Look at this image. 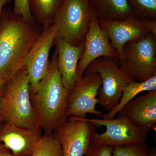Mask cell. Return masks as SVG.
I'll list each match as a JSON object with an SVG mask.
<instances>
[{
    "label": "cell",
    "mask_w": 156,
    "mask_h": 156,
    "mask_svg": "<svg viewBox=\"0 0 156 156\" xmlns=\"http://www.w3.org/2000/svg\"><path fill=\"white\" fill-rule=\"evenodd\" d=\"M156 91V73L144 82L132 81L123 89L122 96L117 106L110 111L102 115L104 119H112L129 101L141 92Z\"/></svg>",
    "instance_id": "17"
},
{
    "label": "cell",
    "mask_w": 156,
    "mask_h": 156,
    "mask_svg": "<svg viewBox=\"0 0 156 156\" xmlns=\"http://www.w3.org/2000/svg\"><path fill=\"white\" fill-rule=\"evenodd\" d=\"M3 122V119L2 117L0 116V123H2Z\"/></svg>",
    "instance_id": "29"
},
{
    "label": "cell",
    "mask_w": 156,
    "mask_h": 156,
    "mask_svg": "<svg viewBox=\"0 0 156 156\" xmlns=\"http://www.w3.org/2000/svg\"><path fill=\"white\" fill-rule=\"evenodd\" d=\"M93 12L90 0H64L53 24L56 37L78 46L88 32Z\"/></svg>",
    "instance_id": "5"
},
{
    "label": "cell",
    "mask_w": 156,
    "mask_h": 156,
    "mask_svg": "<svg viewBox=\"0 0 156 156\" xmlns=\"http://www.w3.org/2000/svg\"><path fill=\"white\" fill-rule=\"evenodd\" d=\"M150 131L156 124V91L140 94L126 104L118 113Z\"/></svg>",
    "instance_id": "14"
},
{
    "label": "cell",
    "mask_w": 156,
    "mask_h": 156,
    "mask_svg": "<svg viewBox=\"0 0 156 156\" xmlns=\"http://www.w3.org/2000/svg\"><path fill=\"white\" fill-rule=\"evenodd\" d=\"M149 154L150 156H156V149L155 147H153L149 149Z\"/></svg>",
    "instance_id": "27"
},
{
    "label": "cell",
    "mask_w": 156,
    "mask_h": 156,
    "mask_svg": "<svg viewBox=\"0 0 156 156\" xmlns=\"http://www.w3.org/2000/svg\"><path fill=\"white\" fill-rule=\"evenodd\" d=\"M119 67L133 80L144 82L156 73V35L147 32L126 43Z\"/></svg>",
    "instance_id": "4"
},
{
    "label": "cell",
    "mask_w": 156,
    "mask_h": 156,
    "mask_svg": "<svg viewBox=\"0 0 156 156\" xmlns=\"http://www.w3.org/2000/svg\"><path fill=\"white\" fill-rule=\"evenodd\" d=\"M31 156H63L61 144L54 132L44 133Z\"/></svg>",
    "instance_id": "19"
},
{
    "label": "cell",
    "mask_w": 156,
    "mask_h": 156,
    "mask_svg": "<svg viewBox=\"0 0 156 156\" xmlns=\"http://www.w3.org/2000/svg\"><path fill=\"white\" fill-rule=\"evenodd\" d=\"M96 126L86 118L69 116L54 131L61 144L63 156H83L91 144Z\"/></svg>",
    "instance_id": "9"
},
{
    "label": "cell",
    "mask_w": 156,
    "mask_h": 156,
    "mask_svg": "<svg viewBox=\"0 0 156 156\" xmlns=\"http://www.w3.org/2000/svg\"><path fill=\"white\" fill-rule=\"evenodd\" d=\"M13 11L15 14L22 16L28 22H36L31 13L29 0H14Z\"/></svg>",
    "instance_id": "22"
},
{
    "label": "cell",
    "mask_w": 156,
    "mask_h": 156,
    "mask_svg": "<svg viewBox=\"0 0 156 156\" xmlns=\"http://www.w3.org/2000/svg\"><path fill=\"white\" fill-rule=\"evenodd\" d=\"M11 1V0H0V14L5 6L8 3H10Z\"/></svg>",
    "instance_id": "26"
},
{
    "label": "cell",
    "mask_w": 156,
    "mask_h": 156,
    "mask_svg": "<svg viewBox=\"0 0 156 156\" xmlns=\"http://www.w3.org/2000/svg\"><path fill=\"white\" fill-rule=\"evenodd\" d=\"M43 27L3 8L0 14V82L9 83L23 68V61Z\"/></svg>",
    "instance_id": "1"
},
{
    "label": "cell",
    "mask_w": 156,
    "mask_h": 156,
    "mask_svg": "<svg viewBox=\"0 0 156 156\" xmlns=\"http://www.w3.org/2000/svg\"><path fill=\"white\" fill-rule=\"evenodd\" d=\"M135 17L156 20V0H128Z\"/></svg>",
    "instance_id": "20"
},
{
    "label": "cell",
    "mask_w": 156,
    "mask_h": 156,
    "mask_svg": "<svg viewBox=\"0 0 156 156\" xmlns=\"http://www.w3.org/2000/svg\"><path fill=\"white\" fill-rule=\"evenodd\" d=\"M87 119L96 127L104 126L106 128V131L102 134L95 131L92 133L91 143L94 144L114 147L125 144H145L150 132L124 117H117L108 120Z\"/></svg>",
    "instance_id": "7"
},
{
    "label": "cell",
    "mask_w": 156,
    "mask_h": 156,
    "mask_svg": "<svg viewBox=\"0 0 156 156\" xmlns=\"http://www.w3.org/2000/svg\"><path fill=\"white\" fill-rule=\"evenodd\" d=\"M5 83L3 82H0V97H1V94H2V91L3 87H4Z\"/></svg>",
    "instance_id": "28"
},
{
    "label": "cell",
    "mask_w": 156,
    "mask_h": 156,
    "mask_svg": "<svg viewBox=\"0 0 156 156\" xmlns=\"http://www.w3.org/2000/svg\"><path fill=\"white\" fill-rule=\"evenodd\" d=\"M56 38L53 23L48 27H43L40 36L24 59L23 67L28 74L30 87L37 85L47 73L50 65V51Z\"/></svg>",
    "instance_id": "10"
},
{
    "label": "cell",
    "mask_w": 156,
    "mask_h": 156,
    "mask_svg": "<svg viewBox=\"0 0 156 156\" xmlns=\"http://www.w3.org/2000/svg\"><path fill=\"white\" fill-rule=\"evenodd\" d=\"M54 45L57 51V64L65 87L69 91L76 81V71L79 62L83 52L85 40L74 46L56 38Z\"/></svg>",
    "instance_id": "15"
},
{
    "label": "cell",
    "mask_w": 156,
    "mask_h": 156,
    "mask_svg": "<svg viewBox=\"0 0 156 156\" xmlns=\"http://www.w3.org/2000/svg\"><path fill=\"white\" fill-rule=\"evenodd\" d=\"M143 23L145 28L149 32L156 35V20L143 19Z\"/></svg>",
    "instance_id": "24"
},
{
    "label": "cell",
    "mask_w": 156,
    "mask_h": 156,
    "mask_svg": "<svg viewBox=\"0 0 156 156\" xmlns=\"http://www.w3.org/2000/svg\"><path fill=\"white\" fill-rule=\"evenodd\" d=\"M69 91L65 87L57 64L55 49L46 76L30 88V97L38 126L44 133L54 132L67 120Z\"/></svg>",
    "instance_id": "2"
},
{
    "label": "cell",
    "mask_w": 156,
    "mask_h": 156,
    "mask_svg": "<svg viewBox=\"0 0 156 156\" xmlns=\"http://www.w3.org/2000/svg\"><path fill=\"white\" fill-rule=\"evenodd\" d=\"M145 144H128L114 147L112 156H150Z\"/></svg>",
    "instance_id": "21"
},
{
    "label": "cell",
    "mask_w": 156,
    "mask_h": 156,
    "mask_svg": "<svg viewBox=\"0 0 156 156\" xmlns=\"http://www.w3.org/2000/svg\"><path fill=\"white\" fill-rule=\"evenodd\" d=\"M92 73H98L101 77V85L98 92V104L107 112L117 106L126 85L134 81L119 67L118 58H97L89 65L84 74Z\"/></svg>",
    "instance_id": "6"
},
{
    "label": "cell",
    "mask_w": 156,
    "mask_h": 156,
    "mask_svg": "<svg viewBox=\"0 0 156 156\" xmlns=\"http://www.w3.org/2000/svg\"><path fill=\"white\" fill-rule=\"evenodd\" d=\"M101 85V77L98 73L84 74L76 80L69 92V116L86 118L89 113L102 118L103 113L96 109Z\"/></svg>",
    "instance_id": "8"
},
{
    "label": "cell",
    "mask_w": 156,
    "mask_h": 156,
    "mask_svg": "<svg viewBox=\"0 0 156 156\" xmlns=\"http://www.w3.org/2000/svg\"><path fill=\"white\" fill-rule=\"evenodd\" d=\"M98 19L119 20L134 16L128 0H90Z\"/></svg>",
    "instance_id": "16"
},
{
    "label": "cell",
    "mask_w": 156,
    "mask_h": 156,
    "mask_svg": "<svg viewBox=\"0 0 156 156\" xmlns=\"http://www.w3.org/2000/svg\"><path fill=\"white\" fill-rule=\"evenodd\" d=\"M64 0H29L31 13L36 21L43 27L54 22L56 13Z\"/></svg>",
    "instance_id": "18"
},
{
    "label": "cell",
    "mask_w": 156,
    "mask_h": 156,
    "mask_svg": "<svg viewBox=\"0 0 156 156\" xmlns=\"http://www.w3.org/2000/svg\"><path fill=\"white\" fill-rule=\"evenodd\" d=\"M30 88L25 68L14 80L5 84L0 97V116L3 121L28 128L39 127L31 103Z\"/></svg>",
    "instance_id": "3"
},
{
    "label": "cell",
    "mask_w": 156,
    "mask_h": 156,
    "mask_svg": "<svg viewBox=\"0 0 156 156\" xmlns=\"http://www.w3.org/2000/svg\"><path fill=\"white\" fill-rule=\"evenodd\" d=\"M99 24L118 53L119 60L122 58L123 47L126 43L149 32L144 25L143 19L135 16L119 20H99Z\"/></svg>",
    "instance_id": "13"
},
{
    "label": "cell",
    "mask_w": 156,
    "mask_h": 156,
    "mask_svg": "<svg viewBox=\"0 0 156 156\" xmlns=\"http://www.w3.org/2000/svg\"><path fill=\"white\" fill-rule=\"evenodd\" d=\"M113 147L91 143L83 156H112Z\"/></svg>",
    "instance_id": "23"
},
{
    "label": "cell",
    "mask_w": 156,
    "mask_h": 156,
    "mask_svg": "<svg viewBox=\"0 0 156 156\" xmlns=\"http://www.w3.org/2000/svg\"><path fill=\"white\" fill-rule=\"evenodd\" d=\"M102 57L119 59L118 53L112 46L106 33L101 28L99 19L93 11L85 37L83 52L78 64L76 80L83 76L86 69L91 62Z\"/></svg>",
    "instance_id": "11"
},
{
    "label": "cell",
    "mask_w": 156,
    "mask_h": 156,
    "mask_svg": "<svg viewBox=\"0 0 156 156\" xmlns=\"http://www.w3.org/2000/svg\"><path fill=\"white\" fill-rule=\"evenodd\" d=\"M43 134L39 127L28 128L7 121L0 123V142L14 156H31Z\"/></svg>",
    "instance_id": "12"
},
{
    "label": "cell",
    "mask_w": 156,
    "mask_h": 156,
    "mask_svg": "<svg viewBox=\"0 0 156 156\" xmlns=\"http://www.w3.org/2000/svg\"><path fill=\"white\" fill-rule=\"evenodd\" d=\"M0 156H14L9 149L0 142Z\"/></svg>",
    "instance_id": "25"
}]
</instances>
